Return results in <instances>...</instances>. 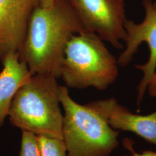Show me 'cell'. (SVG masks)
<instances>
[{
	"instance_id": "6da1fadb",
	"label": "cell",
	"mask_w": 156,
	"mask_h": 156,
	"mask_svg": "<svg viewBox=\"0 0 156 156\" xmlns=\"http://www.w3.org/2000/svg\"><path fill=\"white\" fill-rule=\"evenodd\" d=\"M86 32L67 0H55L49 7L34 11L19 58L33 75L60 78L67 44L73 35Z\"/></svg>"
},
{
	"instance_id": "7a4b0ae2",
	"label": "cell",
	"mask_w": 156,
	"mask_h": 156,
	"mask_svg": "<svg viewBox=\"0 0 156 156\" xmlns=\"http://www.w3.org/2000/svg\"><path fill=\"white\" fill-rule=\"evenodd\" d=\"M57 78L45 74L32 75L17 90L9 117L22 131L63 140L64 116Z\"/></svg>"
},
{
	"instance_id": "3957f363",
	"label": "cell",
	"mask_w": 156,
	"mask_h": 156,
	"mask_svg": "<svg viewBox=\"0 0 156 156\" xmlns=\"http://www.w3.org/2000/svg\"><path fill=\"white\" fill-rule=\"evenodd\" d=\"M64 111L62 136L68 156H110L119 145V131L112 128L95 101L81 105L73 100L66 86H59Z\"/></svg>"
},
{
	"instance_id": "277c9868",
	"label": "cell",
	"mask_w": 156,
	"mask_h": 156,
	"mask_svg": "<svg viewBox=\"0 0 156 156\" xmlns=\"http://www.w3.org/2000/svg\"><path fill=\"white\" fill-rule=\"evenodd\" d=\"M117 59L96 34L84 32L73 35L67 44L60 77L67 87L107 89L117 79Z\"/></svg>"
},
{
	"instance_id": "5b68a950",
	"label": "cell",
	"mask_w": 156,
	"mask_h": 156,
	"mask_svg": "<svg viewBox=\"0 0 156 156\" xmlns=\"http://www.w3.org/2000/svg\"><path fill=\"white\" fill-rule=\"evenodd\" d=\"M86 32L97 34L117 49L126 38L125 4L122 0H67Z\"/></svg>"
},
{
	"instance_id": "8992f818",
	"label": "cell",
	"mask_w": 156,
	"mask_h": 156,
	"mask_svg": "<svg viewBox=\"0 0 156 156\" xmlns=\"http://www.w3.org/2000/svg\"><path fill=\"white\" fill-rule=\"evenodd\" d=\"M145 17L142 22L136 23L126 20L124 23L126 48L117 59L120 67H126L133 60L140 45L146 43L149 49V57L144 64H136L135 68L142 73V78L137 87V105L144 100L148 84L156 69V9L152 0H143Z\"/></svg>"
},
{
	"instance_id": "52a82bcc",
	"label": "cell",
	"mask_w": 156,
	"mask_h": 156,
	"mask_svg": "<svg viewBox=\"0 0 156 156\" xmlns=\"http://www.w3.org/2000/svg\"><path fill=\"white\" fill-rule=\"evenodd\" d=\"M38 0H0V61L19 53Z\"/></svg>"
},
{
	"instance_id": "ba28073f",
	"label": "cell",
	"mask_w": 156,
	"mask_h": 156,
	"mask_svg": "<svg viewBox=\"0 0 156 156\" xmlns=\"http://www.w3.org/2000/svg\"><path fill=\"white\" fill-rule=\"evenodd\" d=\"M96 103L112 128L131 132L156 146V111L147 115L135 114L114 98Z\"/></svg>"
},
{
	"instance_id": "9c48e42d",
	"label": "cell",
	"mask_w": 156,
	"mask_h": 156,
	"mask_svg": "<svg viewBox=\"0 0 156 156\" xmlns=\"http://www.w3.org/2000/svg\"><path fill=\"white\" fill-rule=\"evenodd\" d=\"M0 73V128L8 116L12 102L17 90L33 74L19 58V53H13L1 61Z\"/></svg>"
},
{
	"instance_id": "30bf717a",
	"label": "cell",
	"mask_w": 156,
	"mask_h": 156,
	"mask_svg": "<svg viewBox=\"0 0 156 156\" xmlns=\"http://www.w3.org/2000/svg\"><path fill=\"white\" fill-rule=\"evenodd\" d=\"M41 156H68L67 150L63 140L37 135Z\"/></svg>"
},
{
	"instance_id": "8fae6325",
	"label": "cell",
	"mask_w": 156,
	"mask_h": 156,
	"mask_svg": "<svg viewBox=\"0 0 156 156\" xmlns=\"http://www.w3.org/2000/svg\"><path fill=\"white\" fill-rule=\"evenodd\" d=\"M19 156H41L38 141L36 135L30 132L22 131Z\"/></svg>"
},
{
	"instance_id": "7c38bea8",
	"label": "cell",
	"mask_w": 156,
	"mask_h": 156,
	"mask_svg": "<svg viewBox=\"0 0 156 156\" xmlns=\"http://www.w3.org/2000/svg\"><path fill=\"white\" fill-rule=\"evenodd\" d=\"M123 144L125 147L130 151V155L124 156H156V152L152 151H142V153H137L133 148V142L129 139L126 138L123 140Z\"/></svg>"
},
{
	"instance_id": "4fadbf2b",
	"label": "cell",
	"mask_w": 156,
	"mask_h": 156,
	"mask_svg": "<svg viewBox=\"0 0 156 156\" xmlns=\"http://www.w3.org/2000/svg\"><path fill=\"white\" fill-rule=\"evenodd\" d=\"M147 91L151 97H156V69L153 78L148 84Z\"/></svg>"
},
{
	"instance_id": "5bb4252c",
	"label": "cell",
	"mask_w": 156,
	"mask_h": 156,
	"mask_svg": "<svg viewBox=\"0 0 156 156\" xmlns=\"http://www.w3.org/2000/svg\"><path fill=\"white\" fill-rule=\"evenodd\" d=\"M55 0H38L39 6L44 8L49 7L51 5Z\"/></svg>"
},
{
	"instance_id": "9a60e30c",
	"label": "cell",
	"mask_w": 156,
	"mask_h": 156,
	"mask_svg": "<svg viewBox=\"0 0 156 156\" xmlns=\"http://www.w3.org/2000/svg\"><path fill=\"white\" fill-rule=\"evenodd\" d=\"M153 5L156 9V0L155 1V2H153Z\"/></svg>"
},
{
	"instance_id": "2e32d148",
	"label": "cell",
	"mask_w": 156,
	"mask_h": 156,
	"mask_svg": "<svg viewBox=\"0 0 156 156\" xmlns=\"http://www.w3.org/2000/svg\"><path fill=\"white\" fill-rule=\"evenodd\" d=\"M122 1H126V0H122Z\"/></svg>"
}]
</instances>
